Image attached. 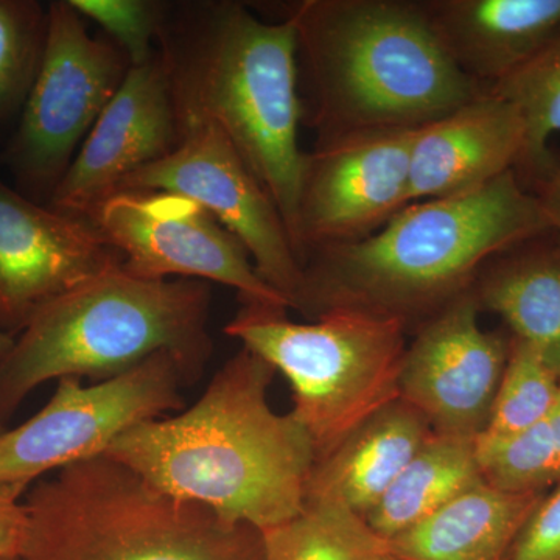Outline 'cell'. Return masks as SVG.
<instances>
[{
  "mask_svg": "<svg viewBox=\"0 0 560 560\" xmlns=\"http://www.w3.org/2000/svg\"><path fill=\"white\" fill-rule=\"evenodd\" d=\"M275 374L242 348L190 408L128 430L103 456L223 521L276 528L304 511L316 453L294 416L270 407Z\"/></svg>",
  "mask_w": 560,
  "mask_h": 560,
  "instance_id": "1",
  "label": "cell"
},
{
  "mask_svg": "<svg viewBox=\"0 0 560 560\" xmlns=\"http://www.w3.org/2000/svg\"><path fill=\"white\" fill-rule=\"evenodd\" d=\"M552 231L539 198L508 172L481 189L411 202L363 241L305 250L293 311L312 320L364 312L416 330L497 254Z\"/></svg>",
  "mask_w": 560,
  "mask_h": 560,
  "instance_id": "2",
  "label": "cell"
},
{
  "mask_svg": "<svg viewBox=\"0 0 560 560\" xmlns=\"http://www.w3.org/2000/svg\"><path fill=\"white\" fill-rule=\"evenodd\" d=\"M180 139L215 127L278 206L290 235L305 151L296 33L245 3H167L158 36Z\"/></svg>",
  "mask_w": 560,
  "mask_h": 560,
  "instance_id": "3",
  "label": "cell"
},
{
  "mask_svg": "<svg viewBox=\"0 0 560 560\" xmlns=\"http://www.w3.org/2000/svg\"><path fill=\"white\" fill-rule=\"evenodd\" d=\"M285 20L316 142L418 130L485 92L451 60L420 0H301Z\"/></svg>",
  "mask_w": 560,
  "mask_h": 560,
  "instance_id": "4",
  "label": "cell"
},
{
  "mask_svg": "<svg viewBox=\"0 0 560 560\" xmlns=\"http://www.w3.org/2000/svg\"><path fill=\"white\" fill-rule=\"evenodd\" d=\"M210 283L136 278L121 267L86 280L40 308L0 359V419L44 383L109 381L160 353L187 383L212 352Z\"/></svg>",
  "mask_w": 560,
  "mask_h": 560,
  "instance_id": "5",
  "label": "cell"
},
{
  "mask_svg": "<svg viewBox=\"0 0 560 560\" xmlns=\"http://www.w3.org/2000/svg\"><path fill=\"white\" fill-rule=\"evenodd\" d=\"M18 560H265L259 529L153 488L116 460H81L24 495Z\"/></svg>",
  "mask_w": 560,
  "mask_h": 560,
  "instance_id": "6",
  "label": "cell"
},
{
  "mask_svg": "<svg viewBox=\"0 0 560 560\" xmlns=\"http://www.w3.org/2000/svg\"><path fill=\"white\" fill-rule=\"evenodd\" d=\"M224 331L290 382V412L307 431L316 459L400 399L410 329L399 319L335 311L294 323L287 308L243 302Z\"/></svg>",
  "mask_w": 560,
  "mask_h": 560,
  "instance_id": "7",
  "label": "cell"
},
{
  "mask_svg": "<svg viewBox=\"0 0 560 560\" xmlns=\"http://www.w3.org/2000/svg\"><path fill=\"white\" fill-rule=\"evenodd\" d=\"M131 62L113 40L92 36L70 0L49 3L46 47L20 119L0 153L13 187L49 206Z\"/></svg>",
  "mask_w": 560,
  "mask_h": 560,
  "instance_id": "8",
  "label": "cell"
},
{
  "mask_svg": "<svg viewBox=\"0 0 560 560\" xmlns=\"http://www.w3.org/2000/svg\"><path fill=\"white\" fill-rule=\"evenodd\" d=\"M186 383L171 353L109 381L61 378L35 416L0 434V485L31 488L62 467L105 455L128 430L178 410Z\"/></svg>",
  "mask_w": 560,
  "mask_h": 560,
  "instance_id": "9",
  "label": "cell"
},
{
  "mask_svg": "<svg viewBox=\"0 0 560 560\" xmlns=\"http://www.w3.org/2000/svg\"><path fill=\"white\" fill-rule=\"evenodd\" d=\"M91 221L119 250L121 268L136 278L217 282L237 291L242 302L290 308L260 278L241 241L190 198L160 190L119 191Z\"/></svg>",
  "mask_w": 560,
  "mask_h": 560,
  "instance_id": "10",
  "label": "cell"
},
{
  "mask_svg": "<svg viewBox=\"0 0 560 560\" xmlns=\"http://www.w3.org/2000/svg\"><path fill=\"white\" fill-rule=\"evenodd\" d=\"M415 131L346 132L305 153L291 228L300 259L308 249L363 241L411 205Z\"/></svg>",
  "mask_w": 560,
  "mask_h": 560,
  "instance_id": "11",
  "label": "cell"
},
{
  "mask_svg": "<svg viewBox=\"0 0 560 560\" xmlns=\"http://www.w3.org/2000/svg\"><path fill=\"white\" fill-rule=\"evenodd\" d=\"M125 190L171 191L198 202L241 241L260 278L293 308L302 287V264L289 226L270 194L215 127L186 132L167 158L128 176L119 191Z\"/></svg>",
  "mask_w": 560,
  "mask_h": 560,
  "instance_id": "12",
  "label": "cell"
},
{
  "mask_svg": "<svg viewBox=\"0 0 560 560\" xmlns=\"http://www.w3.org/2000/svg\"><path fill=\"white\" fill-rule=\"evenodd\" d=\"M471 289L416 329L405 352L400 399L434 433L477 440L488 427L510 353L511 334L480 326Z\"/></svg>",
  "mask_w": 560,
  "mask_h": 560,
  "instance_id": "13",
  "label": "cell"
},
{
  "mask_svg": "<svg viewBox=\"0 0 560 560\" xmlns=\"http://www.w3.org/2000/svg\"><path fill=\"white\" fill-rule=\"evenodd\" d=\"M121 264L92 221L39 205L0 176V330L16 338L40 308Z\"/></svg>",
  "mask_w": 560,
  "mask_h": 560,
  "instance_id": "14",
  "label": "cell"
},
{
  "mask_svg": "<svg viewBox=\"0 0 560 560\" xmlns=\"http://www.w3.org/2000/svg\"><path fill=\"white\" fill-rule=\"evenodd\" d=\"M180 143L167 77L154 55L131 66L119 91L95 121L49 206L92 220L132 173L164 160Z\"/></svg>",
  "mask_w": 560,
  "mask_h": 560,
  "instance_id": "15",
  "label": "cell"
},
{
  "mask_svg": "<svg viewBox=\"0 0 560 560\" xmlns=\"http://www.w3.org/2000/svg\"><path fill=\"white\" fill-rule=\"evenodd\" d=\"M525 124L512 103L481 92L470 102L415 131L411 201L456 197L517 171Z\"/></svg>",
  "mask_w": 560,
  "mask_h": 560,
  "instance_id": "16",
  "label": "cell"
},
{
  "mask_svg": "<svg viewBox=\"0 0 560 560\" xmlns=\"http://www.w3.org/2000/svg\"><path fill=\"white\" fill-rule=\"evenodd\" d=\"M456 68L489 90L560 33V0H420Z\"/></svg>",
  "mask_w": 560,
  "mask_h": 560,
  "instance_id": "17",
  "label": "cell"
},
{
  "mask_svg": "<svg viewBox=\"0 0 560 560\" xmlns=\"http://www.w3.org/2000/svg\"><path fill=\"white\" fill-rule=\"evenodd\" d=\"M434 430L422 412L394 400L316 459L308 501H329L366 517Z\"/></svg>",
  "mask_w": 560,
  "mask_h": 560,
  "instance_id": "18",
  "label": "cell"
},
{
  "mask_svg": "<svg viewBox=\"0 0 560 560\" xmlns=\"http://www.w3.org/2000/svg\"><path fill=\"white\" fill-rule=\"evenodd\" d=\"M480 311L495 313L560 378V249L556 231L492 257L471 287Z\"/></svg>",
  "mask_w": 560,
  "mask_h": 560,
  "instance_id": "19",
  "label": "cell"
},
{
  "mask_svg": "<svg viewBox=\"0 0 560 560\" xmlns=\"http://www.w3.org/2000/svg\"><path fill=\"white\" fill-rule=\"evenodd\" d=\"M547 492H508L489 482L460 493L386 541L396 560H504Z\"/></svg>",
  "mask_w": 560,
  "mask_h": 560,
  "instance_id": "20",
  "label": "cell"
},
{
  "mask_svg": "<svg viewBox=\"0 0 560 560\" xmlns=\"http://www.w3.org/2000/svg\"><path fill=\"white\" fill-rule=\"evenodd\" d=\"M481 481L477 440L434 433L364 521L388 541Z\"/></svg>",
  "mask_w": 560,
  "mask_h": 560,
  "instance_id": "21",
  "label": "cell"
},
{
  "mask_svg": "<svg viewBox=\"0 0 560 560\" xmlns=\"http://www.w3.org/2000/svg\"><path fill=\"white\" fill-rule=\"evenodd\" d=\"M265 560H386L388 544L363 517L329 501H308L291 521L261 530Z\"/></svg>",
  "mask_w": 560,
  "mask_h": 560,
  "instance_id": "22",
  "label": "cell"
},
{
  "mask_svg": "<svg viewBox=\"0 0 560 560\" xmlns=\"http://www.w3.org/2000/svg\"><path fill=\"white\" fill-rule=\"evenodd\" d=\"M512 103L525 124V151L518 179L529 191L550 171V139L560 132V33L521 69L486 90Z\"/></svg>",
  "mask_w": 560,
  "mask_h": 560,
  "instance_id": "23",
  "label": "cell"
},
{
  "mask_svg": "<svg viewBox=\"0 0 560 560\" xmlns=\"http://www.w3.org/2000/svg\"><path fill=\"white\" fill-rule=\"evenodd\" d=\"M482 478L508 492H548L560 485V393L544 418L517 436L477 440Z\"/></svg>",
  "mask_w": 560,
  "mask_h": 560,
  "instance_id": "24",
  "label": "cell"
},
{
  "mask_svg": "<svg viewBox=\"0 0 560 560\" xmlns=\"http://www.w3.org/2000/svg\"><path fill=\"white\" fill-rule=\"evenodd\" d=\"M49 27V5L0 0V131L13 130L38 73Z\"/></svg>",
  "mask_w": 560,
  "mask_h": 560,
  "instance_id": "25",
  "label": "cell"
},
{
  "mask_svg": "<svg viewBox=\"0 0 560 560\" xmlns=\"http://www.w3.org/2000/svg\"><path fill=\"white\" fill-rule=\"evenodd\" d=\"M560 393V378L525 341L512 337L488 427L477 440L517 436L544 418Z\"/></svg>",
  "mask_w": 560,
  "mask_h": 560,
  "instance_id": "26",
  "label": "cell"
},
{
  "mask_svg": "<svg viewBox=\"0 0 560 560\" xmlns=\"http://www.w3.org/2000/svg\"><path fill=\"white\" fill-rule=\"evenodd\" d=\"M84 20L94 21L127 55L131 66L154 58L165 2L156 0H70Z\"/></svg>",
  "mask_w": 560,
  "mask_h": 560,
  "instance_id": "27",
  "label": "cell"
},
{
  "mask_svg": "<svg viewBox=\"0 0 560 560\" xmlns=\"http://www.w3.org/2000/svg\"><path fill=\"white\" fill-rule=\"evenodd\" d=\"M504 560H560V485L545 493Z\"/></svg>",
  "mask_w": 560,
  "mask_h": 560,
  "instance_id": "28",
  "label": "cell"
},
{
  "mask_svg": "<svg viewBox=\"0 0 560 560\" xmlns=\"http://www.w3.org/2000/svg\"><path fill=\"white\" fill-rule=\"evenodd\" d=\"M25 486L0 485V559L20 552L25 529Z\"/></svg>",
  "mask_w": 560,
  "mask_h": 560,
  "instance_id": "29",
  "label": "cell"
},
{
  "mask_svg": "<svg viewBox=\"0 0 560 560\" xmlns=\"http://www.w3.org/2000/svg\"><path fill=\"white\" fill-rule=\"evenodd\" d=\"M533 194L539 198L541 209L551 226L555 231H560V153H555L550 171Z\"/></svg>",
  "mask_w": 560,
  "mask_h": 560,
  "instance_id": "30",
  "label": "cell"
},
{
  "mask_svg": "<svg viewBox=\"0 0 560 560\" xmlns=\"http://www.w3.org/2000/svg\"><path fill=\"white\" fill-rule=\"evenodd\" d=\"M14 337H11V335L5 334V331L0 330V359H2L3 355H5L7 352H9V349L11 348V345H13ZM5 422H3L2 419H0V434L5 431Z\"/></svg>",
  "mask_w": 560,
  "mask_h": 560,
  "instance_id": "31",
  "label": "cell"
},
{
  "mask_svg": "<svg viewBox=\"0 0 560 560\" xmlns=\"http://www.w3.org/2000/svg\"><path fill=\"white\" fill-rule=\"evenodd\" d=\"M556 242H558V246L560 249V231H556Z\"/></svg>",
  "mask_w": 560,
  "mask_h": 560,
  "instance_id": "32",
  "label": "cell"
},
{
  "mask_svg": "<svg viewBox=\"0 0 560 560\" xmlns=\"http://www.w3.org/2000/svg\"><path fill=\"white\" fill-rule=\"evenodd\" d=\"M0 560H18L16 556H14V558H5V559H0Z\"/></svg>",
  "mask_w": 560,
  "mask_h": 560,
  "instance_id": "33",
  "label": "cell"
},
{
  "mask_svg": "<svg viewBox=\"0 0 560 560\" xmlns=\"http://www.w3.org/2000/svg\"><path fill=\"white\" fill-rule=\"evenodd\" d=\"M386 560H396V559H393V558H388V559H386Z\"/></svg>",
  "mask_w": 560,
  "mask_h": 560,
  "instance_id": "34",
  "label": "cell"
}]
</instances>
